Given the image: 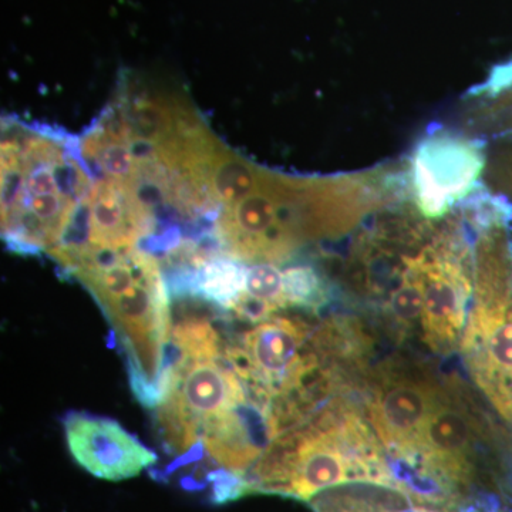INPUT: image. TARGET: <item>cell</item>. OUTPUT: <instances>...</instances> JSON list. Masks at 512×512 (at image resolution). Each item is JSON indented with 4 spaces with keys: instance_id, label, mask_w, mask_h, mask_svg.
I'll use <instances>...</instances> for the list:
<instances>
[{
    "instance_id": "obj_12",
    "label": "cell",
    "mask_w": 512,
    "mask_h": 512,
    "mask_svg": "<svg viewBox=\"0 0 512 512\" xmlns=\"http://www.w3.org/2000/svg\"><path fill=\"white\" fill-rule=\"evenodd\" d=\"M390 311L397 323L414 325L423 315V289L410 256H404L402 274L389 298Z\"/></svg>"
},
{
    "instance_id": "obj_14",
    "label": "cell",
    "mask_w": 512,
    "mask_h": 512,
    "mask_svg": "<svg viewBox=\"0 0 512 512\" xmlns=\"http://www.w3.org/2000/svg\"><path fill=\"white\" fill-rule=\"evenodd\" d=\"M245 295L269 306L274 312L288 306L284 293V272L275 264H254L248 268Z\"/></svg>"
},
{
    "instance_id": "obj_2",
    "label": "cell",
    "mask_w": 512,
    "mask_h": 512,
    "mask_svg": "<svg viewBox=\"0 0 512 512\" xmlns=\"http://www.w3.org/2000/svg\"><path fill=\"white\" fill-rule=\"evenodd\" d=\"M251 493L311 501L349 484L397 488L376 434L355 412L330 407L282 431L247 476Z\"/></svg>"
},
{
    "instance_id": "obj_7",
    "label": "cell",
    "mask_w": 512,
    "mask_h": 512,
    "mask_svg": "<svg viewBox=\"0 0 512 512\" xmlns=\"http://www.w3.org/2000/svg\"><path fill=\"white\" fill-rule=\"evenodd\" d=\"M444 396L439 384L421 376H384L373 390L370 424L389 458L397 490L421 431Z\"/></svg>"
},
{
    "instance_id": "obj_5",
    "label": "cell",
    "mask_w": 512,
    "mask_h": 512,
    "mask_svg": "<svg viewBox=\"0 0 512 512\" xmlns=\"http://www.w3.org/2000/svg\"><path fill=\"white\" fill-rule=\"evenodd\" d=\"M311 328L301 320L271 318L245 333L241 348L228 346L235 372L274 404L291 399L318 372V359L309 352Z\"/></svg>"
},
{
    "instance_id": "obj_15",
    "label": "cell",
    "mask_w": 512,
    "mask_h": 512,
    "mask_svg": "<svg viewBox=\"0 0 512 512\" xmlns=\"http://www.w3.org/2000/svg\"><path fill=\"white\" fill-rule=\"evenodd\" d=\"M208 481L212 484V503L227 504L251 493L247 477L232 471L220 468L208 474Z\"/></svg>"
},
{
    "instance_id": "obj_8",
    "label": "cell",
    "mask_w": 512,
    "mask_h": 512,
    "mask_svg": "<svg viewBox=\"0 0 512 512\" xmlns=\"http://www.w3.org/2000/svg\"><path fill=\"white\" fill-rule=\"evenodd\" d=\"M484 167L478 147L451 136L430 137L416 150L412 184L417 208L427 218L446 215L466 197Z\"/></svg>"
},
{
    "instance_id": "obj_6",
    "label": "cell",
    "mask_w": 512,
    "mask_h": 512,
    "mask_svg": "<svg viewBox=\"0 0 512 512\" xmlns=\"http://www.w3.org/2000/svg\"><path fill=\"white\" fill-rule=\"evenodd\" d=\"M410 259L423 289L421 328L427 343L434 350L456 348L463 339L476 288V269L473 275L468 269L467 245L460 248L443 239Z\"/></svg>"
},
{
    "instance_id": "obj_10",
    "label": "cell",
    "mask_w": 512,
    "mask_h": 512,
    "mask_svg": "<svg viewBox=\"0 0 512 512\" xmlns=\"http://www.w3.org/2000/svg\"><path fill=\"white\" fill-rule=\"evenodd\" d=\"M315 512H463L453 505L376 484H349L332 488L309 501Z\"/></svg>"
},
{
    "instance_id": "obj_11",
    "label": "cell",
    "mask_w": 512,
    "mask_h": 512,
    "mask_svg": "<svg viewBox=\"0 0 512 512\" xmlns=\"http://www.w3.org/2000/svg\"><path fill=\"white\" fill-rule=\"evenodd\" d=\"M247 272L244 262L234 256H212L191 276L187 298L200 299L215 308L231 311L232 305L245 291Z\"/></svg>"
},
{
    "instance_id": "obj_1",
    "label": "cell",
    "mask_w": 512,
    "mask_h": 512,
    "mask_svg": "<svg viewBox=\"0 0 512 512\" xmlns=\"http://www.w3.org/2000/svg\"><path fill=\"white\" fill-rule=\"evenodd\" d=\"M92 184L80 140L52 127L3 120L2 235L9 251L50 254Z\"/></svg>"
},
{
    "instance_id": "obj_3",
    "label": "cell",
    "mask_w": 512,
    "mask_h": 512,
    "mask_svg": "<svg viewBox=\"0 0 512 512\" xmlns=\"http://www.w3.org/2000/svg\"><path fill=\"white\" fill-rule=\"evenodd\" d=\"M64 268L92 293L119 335L130 379L157 386L173 323L156 256L136 247L84 249Z\"/></svg>"
},
{
    "instance_id": "obj_13",
    "label": "cell",
    "mask_w": 512,
    "mask_h": 512,
    "mask_svg": "<svg viewBox=\"0 0 512 512\" xmlns=\"http://www.w3.org/2000/svg\"><path fill=\"white\" fill-rule=\"evenodd\" d=\"M284 293L288 306L319 309L328 301L322 276L309 265L292 266L284 271Z\"/></svg>"
},
{
    "instance_id": "obj_4",
    "label": "cell",
    "mask_w": 512,
    "mask_h": 512,
    "mask_svg": "<svg viewBox=\"0 0 512 512\" xmlns=\"http://www.w3.org/2000/svg\"><path fill=\"white\" fill-rule=\"evenodd\" d=\"M461 349L474 382L512 421V244L505 234L478 242L473 308Z\"/></svg>"
},
{
    "instance_id": "obj_9",
    "label": "cell",
    "mask_w": 512,
    "mask_h": 512,
    "mask_svg": "<svg viewBox=\"0 0 512 512\" xmlns=\"http://www.w3.org/2000/svg\"><path fill=\"white\" fill-rule=\"evenodd\" d=\"M63 426L76 463L100 480H130L157 463V454L116 420L70 412Z\"/></svg>"
}]
</instances>
